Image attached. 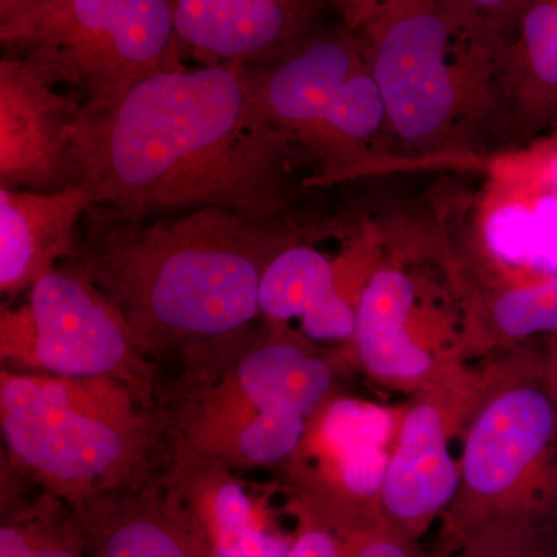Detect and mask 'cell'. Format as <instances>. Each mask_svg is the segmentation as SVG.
I'll use <instances>...</instances> for the list:
<instances>
[{
	"mask_svg": "<svg viewBox=\"0 0 557 557\" xmlns=\"http://www.w3.org/2000/svg\"><path fill=\"white\" fill-rule=\"evenodd\" d=\"M76 185L129 214L222 207L278 218L293 200L292 143L263 113L240 61L141 81L81 104L72 124Z\"/></svg>",
	"mask_w": 557,
	"mask_h": 557,
	"instance_id": "6da1fadb",
	"label": "cell"
},
{
	"mask_svg": "<svg viewBox=\"0 0 557 557\" xmlns=\"http://www.w3.org/2000/svg\"><path fill=\"white\" fill-rule=\"evenodd\" d=\"M278 218L222 207L129 214L94 205L70 260L120 311L146 357L248 327L287 234Z\"/></svg>",
	"mask_w": 557,
	"mask_h": 557,
	"instance_id": "7a4b0ae2",
	"label": "cell"
},
{
	"mask_svg": "<svg viewBox=\"0 0 557 557\" xmlns=\"http://www.w3.org/2000/svg\"><path fill=\"white\" fill-rule=\"evenodd\" d=\"M177 375L157 381L163 454L215 461L239 471L292 456L306 418L332 386L321 359L251 329L180 351Z\"/></svg>",
	"mask_w": 557,
	"mask_h": 557,
	"instance_id": "3957f363",
	"label": "cell"
},
{
	"mask_svg": "<svg viewBox=\"0 0 557 557\" xmlns=\"http://www.w3.org/2000/svg\"><path fill=\"white\" fill-rule=\"evenodd\" d=\"M0 426L17 475L73 509L146 478L163 454L156 399L112 376L2 369Z\"/></svg>",
	"mask_w": 557,
	"mask_h": 557,
	"instance_id": "277c9868",
	"label": "cell"
},
{
	"mask_svg": "<svg viewBox=\"0 0 557 557\" xmlns=\"http://www.w3.org/2000/svg\"><path fill=\"white\" fill-rule=\"evenodd\" d=\"M403 141H442L467 115L474 83L500 69L505 40L443 0H391L357 33Z\"/></svg>",
	"mask_w": 557,
	"mask_h": 557,
	"instance_id": "5b68a950",
	"label": "cell"
},
{
	"mask_svg": "<svg viewBox=\"0 0 557 557\" xmlns=\"http://www.w3.org/2000/svg\"><path fill=\"white\" fill-rule=\"evenodd\" d=\"M0 42L44 83L78 90L81 104L116 100L150 76L188 67L174 0H50L0 22Z\"/></svg>",
	"mask_w": 557,
	"mask_h": 557,
	"instance_id": "8992f818",
	"label": "cell"
},
{
	"mask_svg": "<svg viewBox=\"0 0 557 557\" xmlns=\"http://www.w3.org/2000/svg\"><path fill=\"white\" fill-rule=\"evenodd\" d=\"M0 357L20 372L112 376L156 399V364L139 350L115 306L70 259L33 285L27 304L3 307Z\"/></svg>",
	"mask_w": 557,
	"mask_h": 557,
	"instance_id": "52a82bcc",
	"label": "cell"
},
{
	"mask_svg": "<svg viewBox=\"0 0 557 557\" xmlns=\"http://www.w3.org/2000/svg\"><path fill=\"white\" fill-rule=\"evenodd\" d=\"M362 62L357 35L341 24L313 27L276 57L248 64L249 81L263 113L309 148L327 168L325 174L335 170L325 127L329 109Z\"/></svg>",
	"mask_w": 557,
	"mask_h": 557,
	"instance_id": "ba28073f",
	"label": "cell"
},
{
	"mask_svg": "<svg viewBox=\"0 0 557 557\" xmlns=\"http://www.w3.org/2000/svg\"><path fill=\"white\" fill-rule=\"evenodd\" d=\"M79 102L16 58L0 61V186L51 193L76 185L72 124Z\"/></svg>",
	"mask_w": 557,
	"mask_h": 557,
	"instance_id": "9c48e42d",
	"label": "cell"
},
{
	"mask_svg": "<svg viewBox=\"0 0 557 557\" xmlns=\"http://www.w3.org/2000/svg\"><path fill=\"white\" fill-rule=\"evenodd\" d=\"M75 512L89 557H214L159 465Z\"/></svg>",
	"mask_w": 557,
	"mask_h": 557,
	"instance_id": "30bf717a",
	"label": "cell"
},
{
	"mask_svg": "<svg viewBox=\"0 0 557 557\" xmlns=\"http://www.w3.org/2000/svg\"><path fill=\"white\" fill-rule=\"evenodd\" d=\"M321 0H174L185 53L201 64L276 57L314 27Z\"/></svg>",
	"mask_w": 557,
	"mask_h": 557,
	"instance_id": "8fae6325",
	"label": "cell"
},
{
	"mask_svg": "<svg viewBox=\"0 0 557 557\" xmlns=\"http://www.w3.org/2000/svg\"><path fill=\"white\" fill-rule=\"evenodd\" d=\"M95 200L84 186L51 193L0 186V289H32L72 258L81 222Z\"/></svg>",
	"mask_w": 557,
	"mask_h": 557,
	"instance_id": "7c38bea8",
	"label": "cell"
},
{
	"mask_svg": "<svg viewBox=\"0 0 557 557\" xmlns=\"http://www.w3.org/2000/svg\"><path fill=\"white\" fill-rule=\"evenodd\" d=\"M160 472L214 557H288L292 544L263 530L233 469L203 458L161 454Z\"/></svg>",
	"mask_w": 557,
	"mask_h": 557,
	"instance_id": "4fadbf2b",
	"label": "cell"
},
{
	"mask_svg": "<svg viewBox=\"0 0 557 557\" xmlns=\"http://www.w3.org/2000/svg\"><path fill=\"white\" fill-rule=\"evenodd\" d=\"M556 412L547 395L518 388L496 399L472 429L465 478L480 496L494 497L515 485L547 448Z\"/></svg>",
	"mask_w": 557,
	"mask_h": 557,
	"instance_id": "5bb4252c",
	"label": "cell"
},
{
	"mask_svg": "<svg viewBox=\"0 0 557 557\" xmlns=\"http://www.w3.org/2000/svg\"><path fill=\"white\" fill-rule=\"evenodd\" d=\"M259 306L270 322L299 318L310 339H344L357 332L358 314L341 293L335 265L306 245H289L271 260Z\"/></svg>",
	"mask_w": 557,
	"mask_h": 557,
	"instance_id": "9a60e30c",
	"label": "cell"
},
{
	"mask_svg": "<svg viewBox=\"0 0 557 557\" xmlns=\"http://www.w3.org/2000/svg\"><path fill=\"white\" fill-rule=\"evenodd\" d=\"M457 482L437 410L429 406L413 409L406 418L401 446L387 469L384 508L401 522H420L448 504Z\"/></svg>",
	"mask_w": 557,
	"mask_h": 557,
	"instance_id": "2e32d148",
	"label": "cell"
},
{
	"mask_svg": "<svg viewBox=\"0 0 557 557\" xmlns=\"http://www.w3.org/2000/svg\"><path fill=\"white\" fill-rule=\"evenodd\" d=\"M413 299L412 281L394 270L376 273L362 292L357 313L359 354L372 372L412 379L429 368L428 355L403 329Z\"/></svg>",
	"mask_w": 557,
	"mask_h": 557,
	"instance_id": "e0dca14e",
	"label": "cell"
},
{
	"mask_svg": "<svg viewBox=\"0 0 557 557\" xmlns=\"http://www.w3.org/2000/svg\"><path fill=\"white\" fill-rule=\"evenodd\" d=\"M500 69L537 123L557 116V0H523Z\"/></svg>",
	"mask_w": 557,
	"mask_h": 557,
	"instance_id": "ac0fdd59",
	"label": "cell"
},
{
	"mask_svg": "<svg viewBox=\"0 0 557 557\" xmlns=\"http://www.w3.org/2000/svg\"><path fill=\"white\" fill-rule=\"evenodd\" d=\"M0 557H89L75 509L42 493H2Z\"/></svg>",
	"mask_w": 557,
	"mask_h": 557,
	"instance_id": "d6986e66",
	"label": "cell"
},
{
	"mask_svg": "<svg viewBox=\"0 0 557 557\" xmlns=\"http://www.w3.org/2000/svg\"><path fill=\"white\" fill-rule=\"evenodd\" d=\"M547 194L536 203H508L494 209L486 222V240L498 259L530 269L547 225Z\"/></svg>",
	"mask_w": 557,
	"mask_h": 557,
	"instance_id": "ffe728a7",
	"label": "cell"
},
{
	"mask_svg": "<svg viewBox=\"0 0 557 557\" xmlns=\"http://www.w3.org/2000/svg\"><path fill=\"white\" fill-rule=\"evenodd\" d=\"M392 418L386 410L354 399H338L322 420V438L330 450L380 448L391 432Z\"/></svg>",
	"mask_w": 557,
	"mask_h": 557,
	"instance_id": "44dd1931",
	"label": "cell"
},
{
	"mask_svg": "<svg viewBox=\"0 0 557 557\" xmlns=\"http://www.w3.org/2000/svg\"><path fill=\"white\" fill-rule=\"evenodd\" d=\"M494 314L498 327L511 336L557 333V274L545 284L512 289L502 296Z\"/></svg>",
	"mask_w": 557,
	"mask_h": 557,
	"instance_id": "7402d4cb",
	"label": "cell"
},
{
	"mask_svg": "<svg viewBox=\"0 0 557 557\" xmlns=\"http://www.w3.org/2000/svg\"><path fill=\"white\" fill-rule=\"evenodd\" d=\"M339 458V482L350 496L372 498L383 491L387 475V458L380 448L335 453Z\"/></svg>",
	"mask_w": 557,
	"mask_h": 557,
	"instance_id": "603a6c76",
	"label": "cell"
},
{
	"mask_svg": "<svg viewBox=\"0 0 557 557\" xmlns=\"http://www.w3.org/2000/svg\"><path fill=\"white\" fill-rule=\"evenodd\" d=\"M446 7L507 42L523 0H443Z\"/></svg>",
	"mask_w": 557,
	"mask_h": 557,
	"instance_id": "cb8c5ba5",
	"label": "cell"
},
{
	"mask_svg": "<svg viewBox=\"0 0 557 557\" xmlns=\"http://www.w3.org/2000/svg\"><path fill=\"white\" fill-rule=\"evenodd\" d=\"M344 542L332 528L307 527L306 531L292 544L288 557H343Z\"/></svg>",
	"mask_w": 557,
	"mask_h": 557,
	"instance_id": "d4e9b609",
	"label": "cell"
},
{
	"mask_svg": "<svg viewBox=\"0 0 557 557\" xmlns=\"http://www.w3.org/2000/svg\"><path fill=\"white\" fill-rule=\"evenodd\" d=\"M338 11L341 24L357 33L391 0H329Z\"/></svg>",
	"mask_w": 557,
	"mask_h": 557,
	"instance_id": "484cf974",
	"label": "cell"
},
{
	"mask_svg": "<svg viewBox=\"0 0 557 557\" xmlns=\"http://www.w3.org/2000/svg\"><path fill=\"white\" fill-rule=\"evenodd\" d=\"M343 557H412L405 545L394 541V539H370L362 544L354 545V548L347 549L344 542Z\"/></svg>",
	"mask_w": 557,
	"mask_h": 557,
	"instance_id": "4316f807",
	"label": "cell"
},
{
	"mask_svg": "<svg viewBox=\"0 0 557 557\" xmlns=\"http://www.w3.org/2000/svg\"><path fill=\"white\" fill-rule=\"evenodd\" d=\"M47 2L50 0H0V22L9 21Z\"/></svg>",
	"mask_w": 557,
	"mask_h": 557,
	"instance_id": "83f0119b",
	"label": "cell"
},
{
	"mask_svg": "<svg viewBox=\"0 0 557 557\" xmlns=\"http://www.w3.org/2000/svg\"><path fill=\"white\" fill-rule=\"evenodd\" d=\"M545 180L552 186L553 193L557 194V152L548 161L547 170H545Z\"/></svg>",
	"mask_w": 557,
	"mask_h": 557,
	"instance_id": "f1b7e54d",
	"label": "cell"
},
{
	"mask_svg": "<svg viewBox=\"0 0 557 557\" xmlns=\"http://www.w3.org/2000/svg\"><path fill=\"white\" fill-rule=\"evenodd\" d=\"M485 557H528V556L522 555V553H511V555H504V556L487 555Z\"/></svg>",
	"mask_w": 557,
	"mask_h": 557,
	"instance_id": "f546056e",
	"label": "cell"
}]
</instances>
